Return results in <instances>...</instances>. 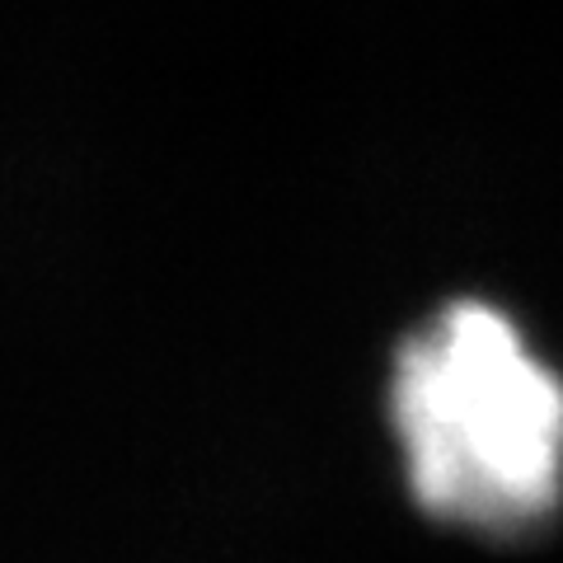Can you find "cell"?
I'll list each match as a JSON object with an SVG mask.
<instances>
[{
  "label": "cell",
  "mask_w": 563,
  "mask_h": 563,
  "mask_svg": "<svg viewBox=\"0 0 563 563\" xmlns=\"http://www.w3.org/2000/svg\"><path fill=\"white\" fill-rule=\"evenodd\" d=\"M390 418L422 512L507 536L563 498V380L493 306H446L395 357Z\"/></svg>",
  "instance_id": "cell-1"
}]
</instances>
